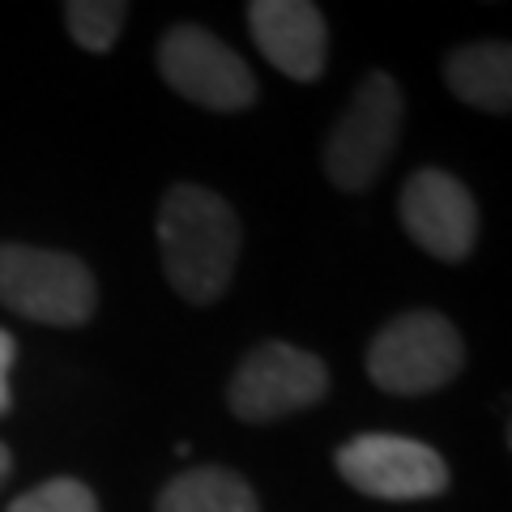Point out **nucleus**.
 I'll list each match as a JSON object with an SVG mask.
<instances>
[{"label": "nucleus", "instance_id": "nucleus-1", "mask_svg": "<svg viewBox=\"0 0 512 512\" xmlns=\"http://www.w3.org/2000/svg\"><path fill=\"white\" fill-rule=\"evenodd\" d=\"M239 218L214 188L171 184L158 205V252L167 282L188 303H214L235 278Z\"/></svg>", "mask_w": 512, "mask_h": 512}, {"label": "nucleus", "instance_id": "nucleus-2", "mask_svg": "<svg viewBox=\"0 0 512 512\" xmlns=\"http://www.w3.org/2000/svg\"><path fill=\"white\" fill-rule=\"evenodd\" d=\"M466 367V342L457 325L440 312H402L367 346V376L376 389L397 397L436 393Z\"/></svg>", "mask_w": 512, "mask_h": 512}, {"label": "nucleus", "instance_id": "nucleus-3", "mask_svg": "<svg viewBox=\"0 0 512 512\" xmlns=\"http://www.w3.org/2000/svg\"><path fill=\"white\" fill-rule=\"evenodd\" d=\"M0 303L39 325H86L99 303V286L73 252L0 244Z\"/></svg>", "mask_w": 512, "mask_h": 512}, {"label": "nucleus", "instance_id": "nucleus-4", "mask_svg": "<svg viewBox=\"0 0 512 512\" xmlns=\"http://www.w3.org/2000/svg\"><path fill=\"white\" fill-rule=\"evenodd\" d=\"M402 116H406L402 86L389 73H367L325 141L329 180L346 192L372 188L384 163H389L397 137H402Z\"/></svg>", "mask_w": 512, "mask_h": 512}, {"label": "nucleus", "instance_id": "nucleus-5", "mask_svg": "<svg viewBox=\"0 0 512 512\" xmlns=\"http://www.w3.org/2000/svg\"><path fill=\"white\" fill-rule=\"evenodd\" d=\"M325 393H329L325 359H316L312 350H299L291 342H261L235 367L227 384V406L244 423H269L325 402Z\"/></svg>", "mask_w": 512, "mask_h": 512}, {"label": "nucleus", "instance_id": "nucleus-6", "mask_svg": "<svg viewBox=\"0 0 512 512\" xmlns=\"http://www.w3.org/2000/svg\"><path fill=\"white\" fill-rule=\"evenodd\" d=\"M158 73L180 99L210 111H239L256 103V77L244 64V56L192 22L171 26L163 35V43H158Z\"/></svg>", "mask_w": 512, "mask_h": 512}, {"label": "nucleus", "instance_id": "nucleus-7", "mask_svg": "<svg viewBox=\"0 0 512 512\" xmlns=\"http://www.w3.org/2000/svg\"><path fill=\"white\" fill-rule=\"evenodd\" d=\"M338 474L372 500H431L448 491V461L423 440L367 431L338 448Z\"/></svg>", "mask_w": 512, "mask_h": 512}, {"label": "nucleus", "instance_id": "nucleus-8", "mask_svg": "<svg viewBox=\"0 0 512 512\" xmlns=\"http://www.w3.org/2000/svg\"><path fill=\"white\" fill-rule=\"evenodd\" d=\"M402 227L436 261H466L478 244V205L444 167H419L402 184Z\"/></svg>", "mask_w": 512, "mask_h": 512}, {"label": "nucleus", "instance_id": "nucleus-9", "mask_svg": "<svg viewBox=\"0 0 512 512\" xmlns=\"http://www.w3.org/2000/svg\"><path fill=\"white\" fill-rule=\"evenodd\" d=\"M248 30L265 60L295 82H316L329 64L325 13L308 0H252Z\"/></svg>", "mask_w": 512, "mask_h": 512}, {"label": "nucleus", "instance_id": "nucleus-10", "mask_svg": "<svg viewBox=\"0 0 512 512\" xmlns=\"http://www.w3.org/2000/svg\"><path fill=\"white\" fill-rule=\"evenodd\" d=\"M444 82L466 107L512 111V43H466L448 52Z\"/></svg>", "mask_w": 512, "mask_h": 512}, {"label": "nucleus", "instance_id": "nucleus-11", "mask_svg": "<svg viewBox=\"0 0 512 512\" xmlns=\"http://www.w3.org/2000/svg\"><path fill=\"white\" fill-rule=\"evenodd\" d=\"M154 512H261L256 491L227 466H197L158 491Z\"/></svg>", "mask_w": 512, "mask_h": 512}, {"label": "nucleus", "instance_id": "nucleus-12", "mask_svg": "<svg viewBox=\"0 0 512 512\" xmlns=\"http://www.w3.org/2000/svg\"><path fill=\"white\" fill-rule=\"evenodd\" d=\"M124 18H128L124 0H73V5H64V26H69V35L94 56L111 52V43H116L120 30H124Z\"/></svg>", "mask_w": 512, "mask_h": 512}, {"label": "nucleus", "instance_id": "nucleus-13", "mask_svg": "<svg viewBox=\"0 0 512 512\" xmlns=\"http://www.w3.org/2000/svg\"><path fill=\"white\" fill-rule=\"evenodd\" d=\"M9 512H99V500L77 478H47L9 504Z\"/></svg>", "mask_w": 512, "mask_h": 512}, {"label": "nucleus", "instance_id": "nucleus-14", "mask_svg": "<svg viewBox=\"0 0 512 512\" xmlns=\"http://www.w3.org/2000/svg\"><path fill=\"white\" fill-rule=\"evenodd\" d=\"M13 359H18V342H13V333H9V329H0V414H9V410H13V393H9Z\"/></svg>", "mask_w": 512, "mask_h": 512}, {"label": "nucleus", "instance_id": "nucleus-15", "mask_svg": "<svg viewBox=\"0 0 512 512\" xmlns=\"http://www.w3.org/2000/svg\"><path fill=\"white\" fill-rule=\"evenodd\" d=\"M9 470H13V457H9V448L0 444V487L9 483Z\"/></svg>", "mask_w": 512, "mask_h": 512}, {"label": "nucleus", "instance_id": "nucleus-16", "mask_svg": "<svg viewBox=\"0 0 512 512\" xmlns=\"http://www.w3.org/2000/svg\"><path fill=\"white\" fill-rule=\"evenodd\" d=\"M508 448H512V427H508Z\"/></svg>", "mask_w": 512, "mask_h": 512}]
</instances>
